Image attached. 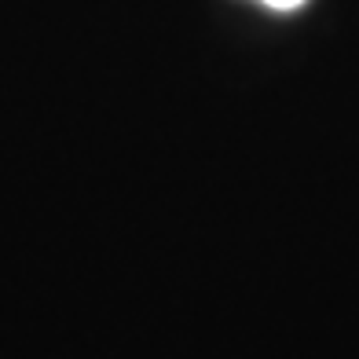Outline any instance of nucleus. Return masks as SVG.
<instances>
[{
    "label": "nucleus",
    "mask_w": 359,
    "mask_h": 359,
    "mask_svg": "<svg viewBox=\"0 0 359 359\" xmlns=\"http://www.w3.org/2000/svg\"><path fill=\"white\" fill-rule=\"evenodd\" d=\"M264 8H271V11H297L304 0H260Z\"/></svg>",
    "instance_id": "f257e3e1"
}]
</instances>
